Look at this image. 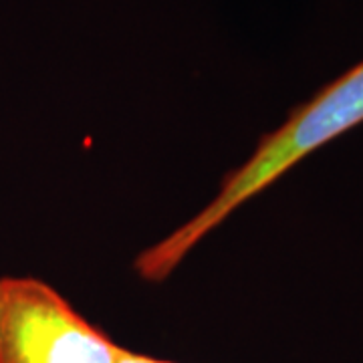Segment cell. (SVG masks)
<instances>
[{"instance_id":"1","label":"cell","mask_w":363,"mask_h":363,"mask_svg":"<svg viewBox=\"0 0 363 363\" xmlns=\"http://www.w3.org/2000/svg\"><path fill=\"white\" fill-rule=\"evenodd\" d=\"M363 123V61L317 91L291 111L285 121L260 138L245 164L224 176L216 196L166 238L147 247L133 262L143 281L162 283L178 269L190 250L234 214L264 192L291 168L339 135Z\"/></svg>"},{"instance_id":"2","label":"cell","mask_w":363,"mask_h":363,"mask_svg":"<svg viewBox=\"0 0 363 363\" xmlns=\"http://www.w3.org/2000/svg\"><path fill=\"white\" fill-rule=\"evenodd\" d=\"M123 351L51 285L0 279V363H117Z\"/></svg>"},{"instance_id":"3","label":"cell","mask_w":363,"mask_h":363,"mask_svg":"<svg viewBox=\"0 0 363 363\" xmlns=\"http://www.w3.org/2000/svg\"><path fill=\"white\" fill-rule=\"evenodd\" d=\"M117 363H174L166 362V359H157V357H152V355H142V353H133V351H123L121 359Z\"/></svg>"}]
</instances>
